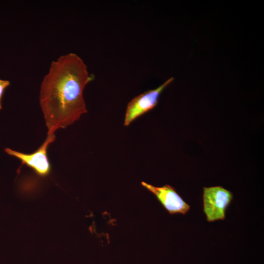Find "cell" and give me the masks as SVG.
Returning <instances> with one entry per match:
<instances>
[{
  "mask_svg": "<svg viewBox=\"0 0 264 264\" xmlns=\"http://www.w3.org/2000/svg\"><path fill=\"white\" fill-rule=\"evenodd\" d=\"M94 78L75 53L61 56L52 62L42 82L39 96L47 134L66 128L87 112L83 91Z\"/></svg>",
  "mask_w": 264,
  "mask_h": 264,
  "instance_id": "obj_1",
  "label": "cell"
},
{
  "mask_svg": "<svg viewBox=\"0 0 264 264\" xmlns=\"http://www.w3.org/2000/svg\"><path fill=\"white\" fill-rule=\"evenodd\" d=\"M142 186L152 193L170 214H186L190 208L174 187L168 184L156 187L145 182H141Z\"/></svg>",
  "mask_w": 264,
  "mask_h": 264,
  "instance_id": "obj_5",
  "label": "cell"
},
{
  "mask_svg": "<svg viewBox=\"0 0 264 264\" xmlns=\"http://www.w3.org/2000/svg\"><path fill=\"white\" fill-rule=\"evenodd\" d=\"M173 81L174 78L171 77L157 88L148 90L133 98L127 105L124 125L129 126L135 119L153 109L158 103L160 94Z\"/></svg>",
  "mask_w": 264,
  "mask_h": 264,
  "instance_id": "obj_4",
  "label": "cell"
},
{
  "mask_svg": "<svg viewBox=\"0 0 264 264\" xmlns=\"http://www.w3.org/2000/svg\"><path fill=\"white\" fill-rule=\"evenodd\" d=\"M233 198V193L220 186L204 187L203 212L207 220H224L227 208Z\"/></svg>",
  "mask_w": 264,
  "mask_h": 264,
  "instance_id": "obj_2",
  "label": "cell"
},
{
  "mask_svg": "<svg viewBox=\"0 0 264 264\" xmlns=\"http://www.w3.org/2000/svg\"><path fill=\"white\" fill-rule=\"evenodd\" d=\"M56 138L55 133L47 134L43 144L34 152L24 154L10 148H6L5 152L21 160L22 164L31 168L39 176H47L51 171V165L47 155L48 146L53 143Z\"/></svg>",
  "mask_w": 264,
  "mask_h": 264,
  "instance_id": "obj_3",
  "label": "cell"
},
{
  "mask_svg": "<svg viewBox=\"0 0 264 264\" xmlns=\"http://www.w3.org/2000/svg\"><path fill=\"white\" fill-rule=\"evenodd\" d=\"M10 84V82L9 81L0 79V110L2 109L1 100L4 91Z\"/></svg>",
  "mask_w": 264,
  "mask_h": 264,
  "instance_id": "obj_6",
  "label": "cell"
}]
</instances>
